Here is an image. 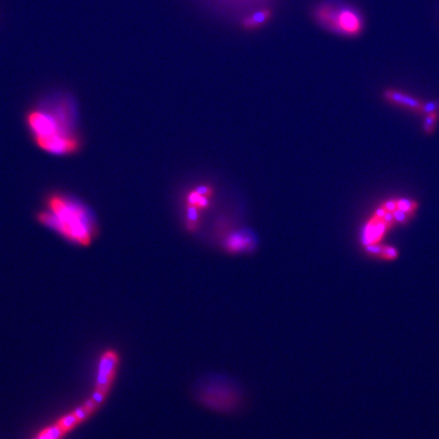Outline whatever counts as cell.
<instances>
[{"label":"cell","instance_id":"6da1fadb","mask_svg":"<svg viewBox=\"0 0 439 439\" xmlns=\"http://www.w3.org/2000/svg\"><path fill=\"white\" fill-rule=\"evenodd\" d=\"M48 205L50 212L38 216L41 223L74 243L89 245L92 242L97 227L84 205L59 195L51 196Z\"/></svg>","mask_w":439,"mask_h":439},{"label":"cell","instance_id":"7a4b0ae2","mask_svg":"<svg viewBox=\"0 0 439 439\" xmlns=\"http://www.w3.org/2000/svg\"><path fill=\"white\" fill-rule=\"evenodd\" d=\"M196 400L204 408L226 414L240 406L241 395L234 384L217 378L201 384L196 391Z\"/></svg>","mask_w":439,"mask_h":439},{"label":"cell","instance_id":"3957f363","mask_svg":"<svg viewBox=\"0 0 439 439\" xmlns=\"http://www.w3.org/2000/svg\"><path fill=\"white\" fill-rule=\"evenodd\" d=\"M317 17L327 29L348 36L360 34L363 27L360 16L350 8L336 10L328 5H323L317 10Z\"/></svg>","mask_w":439,"mask_h":439},{"label":"cell","instance_id":"277c9868","mask_svg":"<svg viewBox=\"0 0 439 439\" xmlns=\"http://www.w3.org/2000/svg\"><path fill=\"white\" fill-rule=\"evenodd\" d=\"M395 224L392 212L387 210L381 203L368 219L361 231V245L363 247L380 243L387 232Z\"/></svg>","mask_w":439,"mask_h":439},{"label":"cell","instance_id":"5b68a950","mask_svg":"<svg viewBox=\"0 0 439 439\" xmlns=\"http://www.w3.org/2000/svg\"><path fill=\"white\" fill-rule=\"evenodd\" d=\"M222 249L229 254L253 252L257 246L256 237L248 229L229 232L221 242Z\"/></svg>","mask_w":439,"mask_h":439},{"label":"cell","instance_id":"8992f818","mask_svg":"<svg viewBox=\"0 0 439 439\" xmlns=\"http://www.w3.org/2000/svg\"><path fill=\"white\" fill-rule=\"evenodd\" d=\"M27 123L36 140L52 135H70L62 130L57 118L42 111H34L27 116Z\"/></svg>","mask_w":439,"mask_h":439},{"label":"cell","instance_id":"52a82bcc","mask_svg":"<svg viewBox=\"0 0 439 439\" xmlns=\"http://www.w3.org/2000/svg\"><path fill=\"white\" fill-rule=\"evenodd\" d=\"M118 364H119V356L115 351L109 350L102 355L99 364L97 383H96V390H110L116 374V369Z\"/></svg>","mask_w":439,"mask_h":439},{"label":"cell","instance_id":"ba28073f","mask_svg":"<svg viewBox=\"0 0 439 439\" xmlns=\"http://www.w3.org/2000/svg\"><path fill=\"white\" fill-rule=\"evenodd\" d=\"M36 142L41 148L54 155L73 154L78 148V142L71 135H52Z\"/></svg>","mask_w":439,"mask_h":439},{"label":"cell","instance_id":"9c48e42d","mask_svg":"<svg viewBox=\"0 0 439 439\" xmlns=\"http://www.w3.org/2000/svg\"><path fill=\"white\" fill-rule=\"evenodd\" d=\"M214 188L210 184H200L195 186L194 189L188 190L185 196V205L194 207L200 212L204 213L213 202Z\"/></svg>","mask_w":439,"mask_h":439},{"label":"cell","instance_id":"30bf717a","mask_svg":"<svg viewBox=\"0 0 439 439\" xmlns=\"http://www.w3.org/2000/svg\"><path fill=\"white\" fill-rule=\"evenodd\" d=\"M383 98L390 104L403 107L410 110V111L416 112L417 114L423 115L424 113L425 102L401 91L388 89L387 91L383 92Z\"/></svg>","mask_w":439,"mask_h":439},{"label":"cell","instance_id":"8fae6325","mask_svg":"<svg viewBox=\"0 0 439 439\" xmlns=\"http://www.w3.org/2000/svg\"><path fill=\"white\" fill-rule=\"evenodd\" d=\"M364 249L366 253L372 255L374 257H378L384 260H393L396 259L399 256V251L393 246L387 245V244H372L365 246Z\"/></svg>","mask_w":439,"mask_h":439},{"label":"cell","instance_id":"7c38bea8","mask_svg":"<svg viewBox=\"0 0 439 439\" xmlns=\"http://www.w3.org/2000/svg\"><path fill=\"white\" fill-rule=\"evenodd\" d=\"M271 19V11L269 9H264L253 13L252 16L245 18L241 25L245 30H256L258 27L267 24Z\"/></svg>","mask_w":439,"mask_h":439},{"label":"cell","instance_id":"4fadbf2b","mask_svg":"<svg viewBox=\"0 0 439 439\" xmlns=\"http://www.w3.org/2000/svg\"><path fill=\"white\" fill-rule=\"evenodd\" d=\"M67 431L60 427L58 424H55L53 426L43 430L36 439H58L63 436Z\"/></svg>","mask_w":439,"mask_h":439},{"label":"cell","instance_id":"5bb4252c","mask_svg":"<svg viewBox=\"0 0 439 439\" xmlns=\"http://www.w3.org/2000/svg\"><path fill=\"white\" fill-rule=\"evenodd\" d=\"M439 117V111L430 112L424 115V121H423V131L426 134H432L435 130L436 123Z\"/></svg>","mask_w":439,"mask_h":439},{"label":"cell","instance_id":"9a60e30c","mask_svg":"<svg viewBox=\"0 0 439 439\" xmlns=\"http://www.w3.org/2000/svg\"><path fill=\"white\" fill-rule=\"evenodd\" d=\"M78 423H80V422L78 421V419L73 413L65 416V417H63V418H61L57 422V424L59 425V426L62 427L63 429H65L66 431H70L71 429H73L75 426V425L78 424Z\"/></svg>","mask_w":439,"mask_h":439},{"label":"cell","instance_id":"2e32d148","mask_svg":"<svg viewBox=\"0 0 439 439\" xmlns=\"http://www.w3.org/2000/svg\"><path fill=\"white\" fill-rule=\"evenodd\" d=\"M92 413H93V412H91L89 409H87L84 406L77 408L74 412H73V414L78 419L79 422H82L85 419H87Z\"/></svg>","mask_w":439,"mask_h":439},{"label":"cell","instance_id":"e0dca14e","mask_svg":"<svg viewBox=\"0 0 439 439\" xmlns=\"http://www.w3.org/2000/svg\"><path fill=\"white\" fill-rule=\"evenodd\" d=\"M108 392H109V390H95V392L92 395V400L94 401V403L96 405L99 407L104 402Z\"/></svg>","mask_w":439,"mask_h":439}]
</instances>
